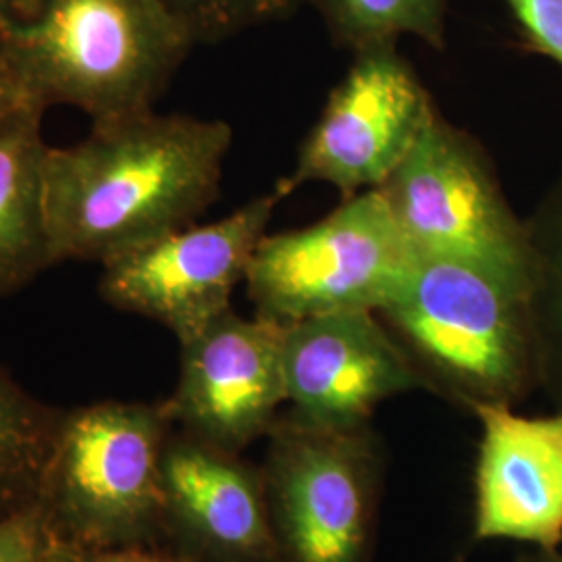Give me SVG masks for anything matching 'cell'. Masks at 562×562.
Wrapping results in <instances>:
<instances>
[{
    "label": "cell",
    "instance_id": "1",
    "mask_svg": "<svg viewBox=\"0 0 562 562\" xmlns=\"http://www.w3.org/2000/svg\"><path fill=\"white\" fill-rule=\"evenodd\" d=\"M234 132L220 120L153 109L97 121L48 148L46 220L55 262H109L194 225L215 202Z\"/></svg>",
    "mask_w": 562,
    "mask_h": 562
},
{
    "label": "cell",
    "instance_id": "2",
    "mask_svg": "<svg viewBox=\"0 0 562 562\" xmlns=\"http://www.w3.org/2000/svg\"><path fill=\"white\" fill-rule=\"evenodd\" d=\"M167 0H0V69L44 109H153L192 48Z\"/></svg>",
    "mask_w": 562,
    "mask_h": 562
},
{
    "label": "cell",
    "instance_id": "3",
    "mask_svg": "<svg viewBox=\"0 0 562 562\" xmlns=\"http://www.w3.org/2000/svg\"><path fill=\"white\" fill-rule=\"evenodd\" d=\"M378 317L425 390L471 413L515 406L540 387L531 281L480 262L422 257Z\"/></svg>",
    "mask_w": 562,
    "mask_h": 562
},
{
    "label": "cell",
    "instance_id": "4",
    "mask_svg": "<svg viewBox=\"0 0 562 562\" xmlns=\"http://www.w3.org/2000/svg\"><path fill=\"white\" fill-rule=\"evenodd\" d=\"M173 427L162 402L67 411L38 501L48 531L83 552L165 543L161 461Z\"/></svg>",
    "mask_w": 562,
    "mask_h": 562
},
{
    "label": "cell",
    "instance_id": "5",
    "mask_svg": "<svg viewBox=\"0 0 562 562\" xmlns=\"http://www.w3.org/2000/svg\"><path fill=\"white\" fill-rule=\"evenodd\" d=\"M419 261L380 190H367L322 222L267 234L244 281L259 317L290 325L331 313H380Z\"/></svg>",
    "mask_w": 562,
    "mask_h": 562
},
{
    "label": "cell",
    "instance_id": "6",
    "mask_svg": "<svg viewBox=\"0 0 562 562\" xmlns=\"http://www.w3.org/2000/svg\"><path fill=\"white\" fill-rule=\"evenodd\" d=\"M262 467L283 562H371L382 443L371 425L325 429L280 415Z\"/></svg>",
    "mask_w": 562,
    "mask_h": 562
},
{
    "label": "cell",
    "instance_id": "7",
    "mask_svg": "<svg viewBox=\"0 0 562 562\" xmlns=\"http://www.w3.org/2000/svg\"><path fill=\"white\" fill-rule=\"evenodd\" d=\"M378 190L419 257L480 262L531 281L527 225L482 144L440 111Z\"/></svg>",
    "mask_w": 562,
    "mask_h": 562
},
{
    "label": "cell",
    "instance_id": "8",
    "mask_svg": "<svg viewBox=\"0 0 562 562\" xmlns=\"http://www.w3.org/2000/svg\"><path fill=\"white\" fill-rule=\"evenodd\" d=\"M436 111L398 42L362 46L302 142L292 173L278 183L281 196L304 183L334 186L344 201L382 188Z\"/></svg>",
    "mask_w": 562,
    "mask_h": 562
},
{
    "label": "cell",
    "instance_id": "9",
    "mask_svg": "<svg viewBox=\"0 0 562 562\" xmlns=\"http://www.w3.org/2000/svg\"><path fill=\"white\" fill-rule=\"evenodd\" d=\"M281 199L276 188L220 222L183 227L104 262L102 299L161 323L180 344L196 336L232 308Z\"/></svg>",
    "mask_w": 562,
    "mask_h": 562
},
{
    "label": "cell",
    "instance_id": "10",
    "mask_svg": "<svg viewBox=\"0 0 562 562\" xmlns=\"http://www.w3.org/2000/svg\"><path fill=\"white\" fill-rule=\"evenodd\" d=\"M283 334L229 308L181 341L180 380L162 402L173 425L232 452L267 436L285 404Z\"/></svg>",
    "mask_w": 562,
    "mask_h": 562
},
{
    "label": "cell",
    "instance_id": "11",
    "mask_svg": "<svg viewBox=\"0 0 562 562\" xmlns=\"http://www.w3.org/2000/svg\"><path fill=\"white\" fill-rule=\"evenodd\" d=\"M283 380L288 415L325 429L371 425L383 401L425 390L401 344L367 311L285 325Z\"/></svg>",
    "mask_w": 562,
    "mask_h": 562
},
{
    "label": "cell",
    "instance_id": "12",
    "mask_svg": "<svg viewBox=\"0 0 562 562\" xmlns=\"http://www.w3.org/2000/svg\"><path fill=\"white\" fill-rule=\"evenodd\" d=\"M162 538L196 562H283L262 467L186 431L161 461Z\"/></svg>",
    "mask_w": 562,
    "mask_h": 562
},
{
    "label": "cell",
    "instance_id": "13",
    "mask_svg": "<svg viewBox=\"0 0 562 562\" xmlns=\"http://www.w3.org/2000/svg\"><path fill=\"white\" fill-rule=\"evenodd\" d=\"M482 423L475 469V540L562 543V408L525 417L508 404L473 411Z\"/></svg>",
    "mask_w": 562,
    "mask_h": 562
},
{
    "label": "cell",
    "instance_id": "14",
    "mask_svg": "<svg viewBox=\"0 0 562 562\" xmlns=\"http://www.w3.org/2000/svg\"><path fill=\"white\" fill-rule=\"evenodd\" d=\"M44 106L25 102L0 117V296L50 267Z\"/></svg>",
    "mask_w": 562,
    "mask_h": 562
},
{
    "label": "cell",
    "instance_id": "15",
    "mask_svg": "<svg viewBox=\"0 0 562 562\" xmlns=\"http://www.w3.org/2000/svg\"><path fill=\"white\" fill-rule=\"evenodd\" d=\"M63 415L0 364V517L38 506Z\"/></svg>",
    "mask_w": 562,
    "mask_h": 562
},
{
    "label": "cell",
    "instance_id": "16",
    "mask_svg": "<svg viewBox=\"0 0 562 562\" xmlns=\"http://www.w3.org/2000/svg\"><path fill=\"white\" fill-rule=\"evenodd\" d=\"M525 225L531 248L538 382L562 408V176Z\"/></svg>",
    "mask_w": 562,
    "mask_h": 562
},
{
    "label": "cell",
    "instance_id": "17",
    "mask_svg": "<svg viewBox=\"0 0 562 562\" xmlns=\"http://www.w3.org/2000/svg\"><path fill=\"white\" fill-rule=\"evenodd\" d=\"M338 46L352 53L413 36L431 48L446 44L448 0H311Z\"/></svg>",
    "mask_w": 562,
    "mask_h": 562
},
{
    "label": "cell",
    "instance_id": "18",
    "mask_svg": "<svg viewBox=\"0 0 562 562\" xmlns=\"http://www.w3.org/2000/svg\"><path fill=\"white\" fill-rule=\"evenodd\" d=\"M194 44L227 41L269 21L285 18L299 0H167Z\"/></svg>",
    "mask_w": 562,
    "mask_h": 562
},
{
    "label": "cell",
    "instance_id": "19",
    "mask_svg": "<svg viewBox=\"0 0 562 562\" xmlns=\"http://www.w3.org/2000/svg\"><path fill=\"white\" fill-rule=\"evenodd\" d=\"M527 42L562 69V0H506Z\"/></svg>",
    "mask_w": 562,
    "mask_h": 562
},
{
    "label": "cell",
    "instance_id": "20",
    "mask_svg": "<svg viewBox=\"0 0 562 562\" xmlns=\"http://www.w3.org/2000/svg\"><path fill=\"white\" fill-rule=\"evenodd\" d=\"M50 542L41 508L0 517V562H36Z\"/></svg>",
    "mask_w": 562,
    "mask_h": 562
},
{
    "label": "cell",
    "instance_id": "21",
    "mask_svg": "<svg viewBox=\"0 0 562 562\" xmlns=\"http://www.w3.org/2000/svg\"><path fill=\"white\" fill-rule=\"evenodd\" d=\"M78 562H196L173 550L171 546H125L83 552Z\"/></svg>",
    "mask_w": 562,
    "mask_h": 562
},
{
    "label": "cell",
    "instance_id": "22",
    "mask_svg": "<svg viewBox=\"0 0 562 562\" xmlns=\"http://www.w3.org/2000/svg\"><path fill=\"white\" fill-rule=\"evenodd\" d=\"M32 102L27 99V94L23 92L20 83L15 78H11L4 69H0V117L9 115L11 111H15L21 104Z\"/></svg>",
    "mask_w": 562,
    "mask_h": 562
},
{
    "label": "cell",
    "instance_id": "23",
    "mask_svg": "<svg viewBox=\"0 0 562 562\" xmlns=\"http://www.w3.org/2000/svg\"><path fill=\"white\" fill-rule=\"evenodd\" d=\"M83 554V550L74 546V543L65 542L57 536L50 533V542L46 546V550L42 552L41 559L36 562H78Z\"/></svg>",
    "mask_w": 562,
    "mask_h": 562
},
{
    "label": "cell",
    "instance_id": "24",
    "mask_svg": "<svg viewBox=\"0 0 562 562\" xmlns=\"http://www.w3.org/2000/svg\"><path fill=\"white\" fill-rule=\"evenodd\" d=\"M519 562H562V543L552 548V550H540L538 552H531L527 557H522Z\"/></svg>",
    "mask_w": 562,
    "mask_h": 562
},
{
    "label": "cell",
    "instance_id": "25",
    "mask_svg": "<svg viewBox=\"0 0 562 562\" xmlns=\"http://www.w3.org/2000/svg\"><path fill=\"white\" fill-rule=\"evenodd\" d=\"M450 562H464V559H462V557H457V559H454V561H450Z\"/></svg>",
    "mask_w": 562,
    "mask_h": 562
}]
</instances>
